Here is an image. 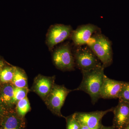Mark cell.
I'll use <instances>...</instances> for the list:
<instances>
[{
	"instance_id": "cell-8",
	"label": "cell",
	"mask_w": 129,
	"mask_h": 129,
	"mask_svg": "<svg viewBox=\"0 0 129 129\" xmlns=\"http://www.w3.org/2000/svg\"><path fill=\"white\" fill-rule=\"evenodd\" d=\"M55 76H47L39 74L35 78L31 89L44 101L55 85Z\"/></svg>"
},
{
	"instance_id": "cell-16",
	"label": "cell",
	"mask_w": 129,
	"mask_h": 129,
	"mask_svg": "<svg viewBox=\"0 0 129 129\" xmlns=\"http://www.w3.org/2000/svg\"><path fill=\"white\" fill-rule=\"evenodd\" d=\"M15 110L19 116L24 117L26 114L31 109L30 103L27 97L19 101L16 103Z\"/></svg>"
},
{
	"instance_id": "cell-22",
	"label": "cell",
	"mask_w": 129,
	"mask_h": 129,
	"mask_svg": "<svg viewBox=\"0 0 129 129\" xmlns=\"http://www.w3.org/2000/svg\"><path fill=\"white\" fill-rule=\"evenodd\" d=\"M100 129H115V128L113 127V126H111V127H106V126H103L102 125Z\"/></svg>"
},
{
	"instance_id": "cell-1",
	"label": "cell",
	"mask_w": 129,
	"mask_h": 129,
	"mask_svg": "<svg viewBox=\"0 0 129 129\" xmlns=\"http://www.w3.org/2000/svg\"><path fill=\"white\" fill-rule=\"evenodd\" d=\"M103 66L88 71H82L83 79L79 87L73 91H82L90 97L91 102L94 104L100 98V92L104 76Z\"/></svg>"
},
{
	"instance_id": "cell-12",
	"label": "cell",
	"mask_w": 129,
	"mask_h": 129,
	"mask_svg": "<svg viewBox=\"0 0 129 129\" xmlns=\"http://www.w3.org/2000/svg\"><path fill=\"white\" fill-rule=\"evenodd\" d=\"M114 114L113 125L115 129H123L129 123V104L119 101L113 108Z\"/></svg>"
},
{
	"instance_id": "cell-19",
	"label": "cell",
	"mask_w": 129,
	"mask_h": 129,
	"mask_svg": "<svg viewBox=\"0 0 129 129\" xmlns=\"http://www.w3.org/2000/svg\"><path fill=\"white\" fill-rule=\"evenodd\" d=\"M67 129H80V124L77 120L75 113L66 118Z\"/></svg>"
},
{
	"instance_id": "cell-11",
	"label": "cell",
	"mask_w": 129,
	"mask_h": 129,
	"mask_svg": "<svg viewBox=\"0 0 129 129\" xmlns=\"http://www.w3.org/2000/svg\"><path fill=\"white\" fill-rule=\"evenodd\" d=\"M124 83V81L112 79L105 75L100 92V98L104 99L118 98Z\"/></svg>"
},
{
	"instance_id": "cell-4",
	"label": "cell",
	"mask_w": 129,
	"mask_h": 129,
	"mask_svg": "<svg viewBox=\"0 0 129 129\" xmlns=\"http://www.w3.org/2000/svg\"><path fill=\"white\" fill-rule=\"evenodd\" d=\"M73 91V90L69 89L64 86L55 84L44 102L53 114L61 117H64L61 113V109L67 96Z\"/></svg>"
},
{
	"instance_id": "cell-5",
	"label": "cell",
	"mask_w": 129,
	"mask_h": 129,
	"mask_svg": "<svg viewBox=\"0 0 129 129\" xmlns=\"http://www.w3.org/2000/svg\"><path fill=\"white\" fill-rule=\"evenodd\" d=\"M52 58L53 63L57 69L62 71L74 70L75 62L69 43L63 44L55 49Z\"/></svg>"
},
{
	"instance_id": "cell-15",
	"label": "cell",
	"mask_w": 129,
	"mask_h": 129,
	"mask_svg": "<svg viewBox=\"0 0 129 129\" xmlns=\"http://www.w3.org/2000/svg\"><path fill=\"white\" fill-rule=\"evenodd\" d=\"M16 67L6 66L0 74V83L5 84L11 83L15 73Z\"/></svg>"
},
{
	"instance_id": "cell-23",
	"label": "cell",
	"mask_w": 129,
	"mask_h": 129,
	"mask_svg": "<svg viewBox=\"0 0 129 129\" xmlns=\"http://www.w3.org/2000/svg\"><path fill=\"white\" fill-rule=\"evenodd\" d=\"M90 128L86 126V125H84L80 124V129H90Z\"/></svg>"
},
{
	"instance_id": "cell-6",
	"label": "cell",
	"mask_w": 129,
	"mask_h": 129,
	"mask_svg": "<svg viewBox=\"0 0 129 129\" xmlns=\"http://www.w3.org/2000/svg\"><path fill=\"white\" fill-rule=\"evenodd\" d=\"M73 29L70 25L56 24L51 25L46 35V44L50 51L57 44L70 37Z\"/></svg>"
},
{
	"instance_id": "cell-20",
	"label": "cell",
	"mask_w": 129,
	"mask_h": 129,
	"mask_svg": "<svg viewBox=\"0 0 129 129\" xmlns=\"http://www.w3.org/2000/svg\"><path fill=\"white\" fill-rule=\"evenodd\" d=\"M6 110V109L0 104V121L3 117Z\"/></svg>"
},
{
	"instance_id": "cell-14",
	"label": "cell",
	"mask_w": 129,
	"mask_h": 129,
	"mask_svg": "<svg viewBox=\"0 0 129 129\" xmlns=\"http://www.w3.org/2000/svg\"><path fill=\"white\" fill-rule=\"evenodd\" d=\"M11 83L14 87L28 88L27 77L23 69L16 67L15 73Z\"/></svg>"
},
{
	"instance_id": "cell-18",
	"label": "cell",
	"mask_w": 129,
	"mask_h": 129,
	"mask_svg": "<svg viewBox=\"0 0 129 129\" xmlns=\"http://www.w3.org/2000/svg\"><path fill=\"white\" fill-rule=\"evenodd\" d=\"M119 100L129 104V82H124L119 95Z\"/></svg>"
},
{
	"instance_id": "cell-3",
	"label": "cell",
	"mask_w": 129,
	"mask_h": 129,
	"mask_svg": "<svg viewBox=\"0 0 129 129\" xmlns=\"http://www.w3.org/2000/svg\"><path fill=\"white\" fill-rule=\"evenodd\" d=\"M83 46L76 47L73 52L75 66L81 72L103 66L98 58L87 45Z\"/></svg>"
},
{
	"instance_id": "cell-7",
	"label": "cell",
	"mask_w": 129,
	"mask_h": 129,
	"mask_svg": "<svg viewBox=\"0 0 129 129\" xmlns=\"http://www.w3.org/2000/svg\"><path fill=\"white\" fill-rule=\"evenodd\" d=\"M100 31V28L96 25L87 24L80 25L73 30L70 37L75 46H82L86 45L91 36Z\"/></svg>"
},
{
	"instance_id": "cell-2",
	"label": "cell",
	"mask_w": 129,
	"mask_h": 129,
	"mask_svg": "<svg viewBox=\"0 0 129 129\" xmlns=\"http://www.w3.org/2000/svg\"><path fill=\"white\" fill-rule=\"evenodd\" d=\"M86 45L98 58L105 68L112 64L113 53L112 42L104 35L100 32L95 34Z\"/></svg>"
},
{
	"instance_id": "cell-21",
	"label": "cell",
	"mask_w": 129,
	"mask_h": 129,
	"mask_svg": "<svg viewBox=\"0 0 129 129\" xmlns=\"http://www.w3.org/2000/svg\"><path fill=\"white\" fill-rule=\"evenodd\" d=\"M6 63L4 61V60H3L1 57H0V74L3 69L6 66Z\"/></svg>"
},
{
	"instance_id": "cell-10",
	"label": "cell",
	"mask_w": 129,
	"mask_h": 129,
	"mask_svg": "<svg viewBox=\"0 0 129 129\" xmlns=\"http://www.w3.org/2000/svg\"><path fill=\"white\" fill-rule=\"evenodd\" d=\"M24 117L19 115L15 109H6L0 121V129H25Z\"/></svg>"
},
{
	"instance_id": "cell-17",
	"label": "cell",
	"mask_w": 129,
	"mask_h": 129,
	"mask_svg": "<svg viewBox=\"0 0 129 129\" xmlns=\"http://www.w3.org/2000/svg\"><path fill=\"white\" fill-rule=\"evenodd\" d=\"M28 92V88L14 87L13 96V102L14 105H16L19 101L26 97Z\"/></svg>"
},
{
	"instance_id": "cell-24",
	"label": "cell",
	"mask_w": 129,
	"mask_h": 129,
	"mask_svg": "<svg viewBox=\"0 0 129 129\" xmlns=\"http://www.w3.org/2000/svg\"><path fill=\"white\" fill-rule=\"evenodd\" d=\"M123 129H129V123Z\"/></svg>"
},
{
	"instance_id": "cell-9",
	"label": "cell",
	"mask_w": 129,
	"mask_h": 129,
	"mask_svg": "<svg viewBox=\"0 0 129 129\" xmlns=\"http://www.w3.org/2000/svg\"><path fill=\"white\" fill-rule=\"evenodd\" d=\"M113 108L104 111H96L90 112L75 113L77 120L80 124L86 125L90 128H94L101 125L103 117L109 112H112Z\"/></svg>"
},
{
	"instance_id": "cell-13",
	"label": "cell",
	"mask_w": 129,
	"mask_h": 129,
	"mask_svg": "<svg viewBox=\"0 0 129 129\" xmlns=\"http://www.w3.org/2000/svg\"><path fill=\"white\" fill-rule=\"evenodd\" d=\"M14 86L11 83L4 84L0 90V104L6 109L11 108L13 102Z\"/></svg>"
}]
</instances>
